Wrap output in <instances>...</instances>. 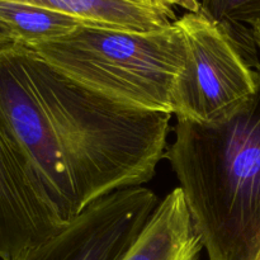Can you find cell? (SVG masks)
<instances>
[{"instance_id": "obj_1", "label": "cell", "mask_w": 260, "mask_h": 260, "mask_svg": "<svg viewBox=\"0 0 260 260\" xmlns=\"http://www.w3.org/2000/svg\"><path fill=\"white\" fill-rule=\"evenodd\" d=\"M22 47L28 75L50 118L73 184L79 213L104 196L150 182L167 154L172 114L113 103L61 75L30 48Z\"/></svg>"}, {"instance_id": "obj_2", "label": "cell", "mask_w": 260, "mask_h": 260, "mask_svg": "<svg viewBox=\"0 0 260 260\" xmlns=\"http://www.w3.org/2000/svg\"><path fill=\"white\" fill-rule=\"evenodd\" d=\"M168 149L173 172L208 260L260 256V68L256 88L212 123L177 119Z\"/></svg>"}, {"instance_id": "obj_3", "label": "cell", "mask_w": 260, "mask_h": 260, "mask_svg": "<svg viewBox=\"0 0 260 260\" xmlns=\"http://www.w3.org/2000/svg\"><path fill=\"white\" fill-rule=\"evenodd\" d=\"M74 83L129 109L172 112V93L185 63L177 23L155 30L83 25L30 48Z\"/></svg>"}, {"instance_id": "obj_4", "label": "cell", "mask_w": 260, "mask_h": 260, "mask_svg": "<svg viewBox=\"0 0 260 260\" xmlns=\"http://www.w3.org/2000/svg\"><path fill=\"white\" fill-rule=\"evenodd\" d=\"M175 23L185 63L173 89V114L197 123L228 118L255 91L256 70L221 23L201 12L187 13Z\"/></svg>"}, {"instance_id": "obj_5", "label": "cell", "mask_w": 260, "mask_h": 260, "mask_svg": "<svg viewBox=\"0 0 260 260\" xmlns=\"http://www.w3.org/2000/svg\"><path fill=\"white\" fill-rule=\"evenodd\" d=\"M0 124L37 175L58 216L70 221L79 213L75 192L18 43L0 48Z\"/></svg>"}, {"instance_id": "obj_6", "label": "cell", "mask_w": 260, "mask_h": 260, "mask_svg": "<svg viewBox=\"0 0 260 260\" xmlns=\"http://www.w3.org/2000/svg\"><path fill=\"white\" fill-rule=\"evenodd\" d=\"M159 205L145 187L94 201L19 260H121Z\"/></svg>"}, {"instance_id": "obj_7", "label": "cell", "mask_w": 260, "mask_h": 260, "mask_svg": "<svg viewBox=\"0 0 260 260\" xmlns=\"http://www.w3.org/2000/svg\"><path fill=\"white\" fill-rule=\"evenodd\" d=\"M65 223L0 124V259L19 260Z\"/></svg>"}, {"instance_id": "obj_8", "label": "cell", "mask_w": 260, "mask_h": 260, "mask_svg": "<svg viewBox=\"0 0 260 260\" xmlns=\"http://www.w3.org/2000/svg\"><path fill=\"white\" fill-rule=\"evenodd\" d=\"M203 246L182 189L159 202L121 260H201Z\"/></svg>"}, {"instance_id": "obj_9", "label": "cell", "mask_w": 260, "mask_h": 260, "mask_svg": "<svg viewBox=\"0 0 260 260\" xmlns=\"http://www.w3.org/2000/svg\"><path fill=\"white\" fill-rule=\"evenodd\" d=\"M23 3L79 18L94 27L155 30L177 20L174 8L161 0H0Z\"/></svg>"}, {"instance_id": "obj_10", "label": "cell", "mask_w": 260, "mask_h": 260, "mask_svg": "<svg viewBox=\"0 0 260 260\" xmlns=\"http://www.w3.org/2000/svg\"><path fill=\"white\" fill-rule=\"evenodd\" d=\"M0 22L9 30L14 43L27 48L57 40L83 25H90L56 10L13 2H0Z\"/></svg>"}, {"instance_id": "obj_11", "label": "cell", "mask_w": 260, "mask_h": 260, "mask_svg": "<svg viewBox=\"0 0 260 260\" xmlns=\"http://www.w3.org/2000/svg\"><path fill=\"white\" fill-rule=\"evenodd\" d=\"M201 13L221 23L238 43L246 62L258 69V48L251 27L260 23V0H202Z\"/></svg>"}, {"instance_id": "obj_12", "label": "cell", "mask_w": 260, "mask_h": 260, "mask_svg": "<svg viewBox=\"0 0 260 260\" xmlns=\"http://www.w3.org/2000/svg\"><path fill=\"white\" fill-rule=\"evenodd\" d=\"M161 2L172 8H183V9L188 10V13L201 12V2H198V0H161Z\"/></svg>"}, {"instance_id": "obj_13", "label": "cell", "mask_w": 260, "mask_h": 260, "mask_svg": "<svg viewBox=\"0 0 260 260\" xmlns=\"http://www.w3.org/2000/svg\"><path fill=\"white\" fill-rule=\"evenodd\" d=\"M10 43H14L12 35H10L9 30L7 29V27L0 22V48L4 47V46L7 45H10Z\"/></svg>"}, {"instance_id": "obj_14", "label": "cell", "mask_w": 260, "mask_h": 260, "mask_svg": "<svg viewBox=\"0 0 260 260\" xmlns=\"http://www.w3.org/2000/svg\"><path fill=\"white\" fill-rule=\"evenodd\" d=\"M251 30H253V36H254V41H255V45L258 51L260 52V23H256L255 25L251 27Z\"/></svg>"}, {"instance_id": "obj_15", "label": "cell", "mask_w": 260, "mask_h": 260, "mask_svg": "<svg viewBox=\"0 0 260 260\" xmlns=\"http://www.w3.org/2000/svg\"><path fill=\"white\" fill-rule=\"evenodd\" d=\"M258 260H260V256H259V258H258Z\"/></svg>"}]
</instances>
